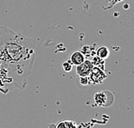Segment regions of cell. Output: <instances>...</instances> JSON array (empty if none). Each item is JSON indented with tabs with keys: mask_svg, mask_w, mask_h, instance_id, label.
Wrapping results in <instances>:
<instances>
[{
	"mask_svg": "<svg viewBox=\"0 0 134 128\" xmlns=\"http://www.w3.org/2000/svg\"><path fill=\"white\" fill-rule=\"evenodd\" d=\"M36 42L0 26V92L23 90L31 74Z\"/></svg>",
	"mask_w": 134,
	"mask_h": 128,
	"instance_id": "1",
	"label": "cell"
},
{
	"mask_svg": "<svg viewBox=\"0 0 134 128\" xmlns=\"http://www.w3.org/2000/svg\"><path fill=\"white\" fill-rule=\"evenodd\" d=\"M77 85L80 88H85L90 84L89 77H81V76H77V80H76Z\"/></svg>",
	"mask_w": 134,
	"mask_h": 128,
	"instance_id": "8",
	"label": "cell"
},
{
	"mask_svg": "<svg viewBox=\"0 0 134 128\" xmlns=\"http://www.w3.org/2000/svg\"><path fill=\"white\" fill-rule=\"evenodd\" d=\"M94 100L97 106L100 107H108L110 104L108 102V101L113 102H114V96L112 95L111 92L108 91H100V92H97L95 96H94Z\"/></svg>",
	"mask_w": 134,
	"mask_h": 128,
	"instance_id": "2",
	"label": "cell"
},
{
	"mask_svg": "<svg viewBox=\"0 0 134 128\" xmlns=\"http://www.w3.org/2000/svg\"><path fill=\"white\" fill-rule=\"evenodd\" d=\"M85 59V55L83 52L81 51H74L73 53H71V55L69 57V60L73 65H78L81 63H83Z\"/></svg>",
	"mask_w": 134,
	"mask_h": 128,
	"instance_id": "5",
	"label": "cell"
},
{
	"mask_svg": "<svg viewBox=\"0 0 134 128\" xmlns=\"http://www.w3.org/2000/svg\"><path fill=\"white\" fill-rule=\"evenodd\" d=\"M72 66H73V65L71 63L70 60H66V61L63 62V64H62L63 70L65 72H70V71H71V70H72Z\"/></svg>",
	"mask_w": 134,
	"mask_h": 128,
	"instance_id": "9",
	"label": "cell"
},
{
	"mask_svg": "<svg viewBox=\"0 0 134 128\" xmlns=\"http://www.w3.org/2000/svg\"><path fill=\"white\" fill-rule=\"evenodd\" d=\"M49 126H54L56 128H75L77 127L78 125L72 120H61L56 125H49Z\"/></svg>",
	"mask_w": 134,
	"mask_h": 128,
	"instance_id": "6",
	"label": "cell"
},
{
	"mask_svg": "<svg viewBox=\"0 0 134 128\" xmlns=\"http://www.w3.org/2000/svg\"><path fill=\"white\" fill-rule=\"evenodd\" d=\"M88 77L90 78V84H100L107 77V75L102 69H100V67L94 66Z\"/></svg>",
	"mask_w": 134,
	"mask_h": 128,
	"instance_id": "3",
	"label": "cell"
},
{
	"mask_svg": "<svg viewBox=\"0 0 134 128\" xmlns=\"http://www.w3.org/2000/svg\"><path fill=\"white\" fill-rule=\"evenodd\" d=\"M76 73L77 76H81V77H88L90 75L91 70L93 69V67L95 66L92 61L90 60L85 59L83 63H81L80 65H76Z\"/></svg>",
	"mask_w": 134,
	"mask_h": 128,
	"instance_id": "4",
	"label": "cell"
},
{
	"mask_svg": "<svg viewBox=\"0 0 134 128\" xmlns=\"http://www.w3.org/2000/svg\"><path fill=\"white\" fill-rule=\"evenodd\" d=\"M120 1H121V0H107L105 3H107V4H111L110 7H112L113 5H114L117 2H120Z\"/></svg>",
	"mask_w": 134,
	"mask_h": 128,
	"instance_id": "10",
	"label": "cell"
},
{
	"mask_svg": "<svg viewBox=\"0 0 134 128\" xmlns=\"http://www.w3.org/2000/svg\"><path fill=\"white\" fill-rule=\"evenodd\" d=\"M96 56L99 57L100 59H106L109 56V49L107 47L102 46L96 50Z\"/></svg>",
	"mask_w": 134,
	"mask_h": 128,
	"instance_id": "7",
	"label": "cell"
}]
</instances>
